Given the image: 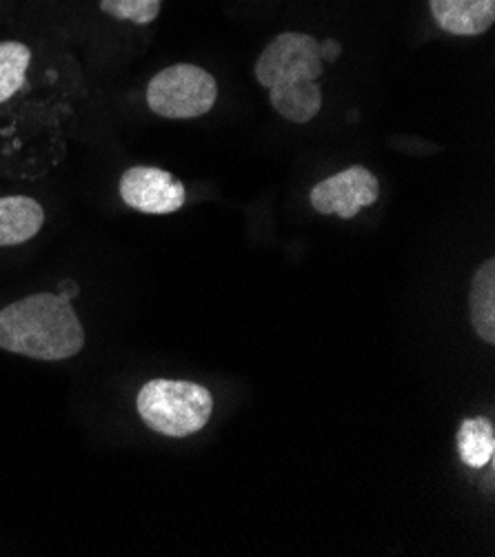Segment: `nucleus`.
Here are the masks:
<instances>
[{
    "instance_id": "nucleus-11",
    "label": "nucleus",
    "mask_w": 495,
    "mask_h": 557,
    "mask_svg": "<svg viewBox=\"0 0 495 557\" xmlns=\"http://www.w3.org/2000/svg\"><path fill=\"white\" fill-rule=\"evenodd\" d=\"M32 63V51L25 42H0V104L8 102L25 85V74Z\"/></svg>"
},
{
    "instance_id": "nucleus-6",
    "label": "nucleus",
    "mask_w": 495,
    "mask_h": 557,
    "mask_svg": "<svg viewBox=\"0 0 495 557\" xmlns=\"http://www.w3.org/2000/svg\"><path fill=\"white\" fill-rule=\"evenodd\" d=\"M121 198L127 207L147 215H168L178 211L185 200V185L158 166H129L121 178Z\"/></svg>"
},
{
    "instance_id": "nucleus-1",
    "label": "nucleus",
    "mask_w": 495,
    "mask_h": 557,
    "mask_svg": "<svg viewBox=\"0 0 495 557\" xmlns=\"http://www.w3.org/2000/svg\"><path fill=\"white\" fill-rule=\"evenodd\" d=\"M322 74L320 42L302 32H285L269 40L253 65V76L269 91L271 107L294 125H307L320 114Z\"/></svg>"
},
{
    "instance_id": "nucleus-12",
    "label": "nucleus",
    "mask_w": 495,
    "mask_h": 557,
    "mask_svg": "<svg viewBox=\"0 0 495 557\" xmlns=\"http://www.w3.org/2000/svg\"><path fill=\"white\" fill-rule=\"evenodd\" d=\"M100 12L116 21L151 25L162 8V0H98Z\"/></svg>"
},
{
    "instance_id": "nucleus-13",
    "label": "nucleus",
    "mask_w": 495,
    "mask_h": 557,
    "mask_svg": "<svg viewBox=\"0 0 495 557\" xmlns=\"http://www.w3.org/2000/svg\"><path fill=\"white\" fill-rule=\"evenodd\" d=\"M320 49H322V61L326 59V61H336L338 55H341V51H343V47L338 45V42H334V40H324L322 45H320Z\"/></svg>"
},
{
    "instance_id": "nucleus-4",
    "label": "nucleus",
    "mask_w": 495,
    "mask_h": 557,
    "mask_svg": "<svg viewBox=\"0 0 495 557\" xmlns=\"http://www.w3.org/2000/svg\"><path fill=\"white\" fill-rule=\"evenodd\" d=\"M147 104L156 116L191 121L209 114L218 100L215 78L189 63H178L158 72L147 85Z\"/></svg>"
},
{
    "instance_id": "nucleus-7",
    "label": "nucleus",
    "mask_w": 495,
    "mask_h": 557,
    "mask_svg": "<svg viewBox=\"0 0 495 557\" xmlns=\"http://www.w3.org/2000/svg\"><path fill=\"white\" fill-rule=\"evenodd\" d=\"M429 10L440 29L462 38L482 36L495 23V0H429Z\"/></svg>"
},
{
    "instance_id": "nucleus-9",
    "label": "nucleus",
    "mask_w": 495,
    "mask_h": 557,
    "mask_svg": "<svg viewBox=\"0 0 495 557\" xmlns=\"http://www.w3.org/2000/svg\"><path fill=\"white\" fill-rule=\"evenodd\" d=\"M469 315L478 338L495 343V260L488 258L478 267L469 292Z\"/></svg>"
},
{
    "instance_id": "nucleus-10",
    "label": "nucleus",
    "mask_w": 495,
    "mask_h": 557,
    "mask_svg": "<svg viewBox=\"0 0 495 557\" xmlns=\"http://www.w3.org/2000/svg\"><path fill=\"white\" fill-rule=\"evenodd\" d=\"M458 454L471 469H484L495 456V431L486 418H469L458 429Z\"/></svg>"
},
{
    "instance_id": "nucleus-5",
    "label": "nucleus",
    "mask_w": 495,
    "mask_h": 557,
    "mask_svg": "<svg viewBox=\"0 0 495 557\" xmlns=\"http://www.w3.org/2000/svg\"><path fill=\"white\" fill-rule=\"evenodd\" d=\"M380 196L378 178L362 164L320 181L311 194V207L322 215H341L345 220L356 218L360 209L375 205Z\"/></svg>"
},
{
    "instance_id": "nucleus-8",
    "label": "nucleus",
    "mask_w": 495,
    "mask_h": 557,
    "mask_svg": "<svg viewBox=\"0 0 495 557\" xmlns=\"http://www.w3.org/2000/svg\"><path fill=\"white\" fill-rule=\"evenodd\" d=\"M45 225V211L29 196L0 198V247H16L32 240Z\"/></svg>"
},
{
    "instance_id": "nucleus-3",
    "label": "nucleus",
    "mask_w": 495,
    "mask_h": 557,
    "mask_svg": "<svg viewBox=\"0 0 495 557\" xmlns=\"http://www.w3.org/2000/svg\"><path fill=\"white\" fill-rule=\"evenodd\" d=\"M143 422L168 437H187L205 429L213 398L205 386L187 380H149L136 400Z\"/></svg>"
},
{
    "instance_id": "nucleus-2",
    "label": "nucleus",
    "mask_w": 495,
    "mask_h": 557,
    "mask_svg": "<svg viewBox=\"0 0 495 557\" xmlns=\"http://www.w3.org/2000/svg\"><path fill=\"white\" fill-rule=\"evenodd\" d=\"M85 347V331L67 296L34 294L0 309V349L59 362Z\"/></svg>"
}]
</instances>
